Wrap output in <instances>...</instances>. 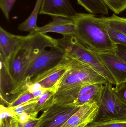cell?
Returning <instances> with one entry per match:
<instances>
[{
	"mask_svg": "<svg viewBox=\"0 0 126 127\" xmlns=\"http://www.w3.org/2000/svg\"><path fill=\"white\" fill-rule=\"evenodd\" d=\"M57 46V39L46 34L35 32L25 36L19 47L7 62H4L0 59L3 61L14 85L11 97L32 62L47 48Z\"/></svg>",
	"mask_w": 126,
	"mask_h": 127,
	"instance_id": "1",
	"label": "cell"
},
{
	"mask_svg": "<svg viewBox=\"0 0 126 127\" xmlns=\"http://www.w3.org/2000/svg\"><path fill=\"white\" fill-rule=\"evenodd\" d=\"M73 20L76 25L74 36L85 48L95 53L115 54L117 45L110 39L102 17L78 13Z\"/></svg>",
	"mask_w": 126,
	"mask_h": 127,
	"instance_id": "2",
	"label": "cell"
},
{
	"mask_svg": "<svg viewBox=\"0 0 126 127\" xmlns=\"http://www.w3.org/2000/svg\"><path fill=\"white\" fill-rule=\"evenodd\" d=\"M57 39L58 46L67 56L84 64L113 85L116 82L111 73L95 53L88 50L79 42L74 35H64Z\"/></svg>",
	"mask_w": 126,
	"mask_h": 127,
	"instance_id": "3",
	"label": "cell"
},
{
	"mask_svg": "<svg viewBox=\"0 0 126 127\" xmlns=\"http://www.w3.org/2000/svg\"><path fill=\"white\" fill-rule=\"evenodd\" d=\"M104 84H90L59 90L54 95V103L80 107L89 102L95 101L99 105Z\"/></svg>",
	"mask_w": 126,
	"mask_h": 127,
	"instance_id": "4",
	"label": "cell"
},
{
	"mask_svg": "<svg viewBox=\"0 0 126 127\" xmlns=\"http://www.w3.org/2000/svg\"><path fill=\"white\" fill-rule=\"evenodd\" d=\"M66 56L64 51L58 46L51 48L49 50L45 49L30 64L12 97L27 90L33 78L60 63Z\"/></svg>",
	"mask_w": 126,
	"mask_h": 127,
	"instance_id": "5",
	"label": "cell"
},
{
	"mask_svg": "<svg viewBox=\"0 0 126 127\" xmlns=\"http://www.w3.org/2000/svg\"><path fill=\"white\" fill-rule=\"evenodd\" d=\"M99 106L94 122L126 121V104L116 95L113 84L109 81L104 84Z\"/></svg>",
	"mask_w": 126,
	"mask_h": 127,
	"instance_id": "6",
	"label": "cell"
},
{
	"mask_svg": "<svg viewBox=\"0 0 126 127\" xmlns=\"http://www.w3.org/2000/svg\"><path fill=\"white\" fill-rule=\"evenodd\" d=\"M107 81L105 78L91 68L72 59L70 68L57 84L55 87L57 91L67 87L90 84H105Z\"/></svg>",
	"mask_w": 126,
	"mask_h": 127,
	"instance_id": "7",
	"label": "cell"
},
{
	"mask_svg": "<svg viewBox=\"0 0 126 127\" xmlns=\"http://www.w3.org/2000/svg\"><path fill=\"white\" fill-rule=\"evenodd\" d=\"M80 107L54 104L43 112L36 127H60Z\"/></svg>",
	"mask_w": 126,
	"mask_h": 127,
	"instance_id": "8",
	"label": "cell"
},
{
	"mask_svg": "<svg viewBox=\"0 0 126 127\" xmlns=\"http://www.w3.org/2000/svg\"><path fill=\"white\" fill-rule=\"evenodd\" d=\"M72 59L66 55L56 65L38 74L30 81L31 84L38 83L41 87L49 89L55 87L66 72L70 68Z\"/></svg>",
	"mask_w": 126,
	"mask_h": 127,
	"instance_id": "9",
	"label": "cell"
},
{
	"mask_svg": "<svg viewBox=\"0 0 126 127\" xmlns=\"http://www.w3.org/2000/svg\"><path fill=\"white\" fill-rule=\"evenodd\" d=\"M99 106L95 101H91L80 107L60 127H86L95 121Z\"/></svg>",
	"mask_w": 126,
	"mask_h": 127,
	"instance_id": "10",
	"label": "cell"
},
{
	"mask_svg": "<svg viewBox=\"0 0 126 127\" xmlns=\"http://www.w3.org/2000/svg\"><path fill=\"white\" fill-rule=\"evenodd\" d=\"M78 13L70 0H43L40 14L73 20Z\"/></svg>",
	"mask_w": 126,
	"mask_h": 127,
	"instance_id": "11",
	"label": "cell"
},
{
	"mask_svg": "<svg viewBox=\"0 0 126 127\" xmlns=\"http://www.w3.org/2000/svg\"><path fill=\"white\" fill-rule=\"evenodd\" d=\"M95 54L113 76L116 84L126 81V62L115 54Z\"/></svg>",
	"mask_w": 126,
	"mask_h": 127,
	"instance_id": "12",
	"label": "cell"
},
{
	"mask_svg": "<svg viewBox=\"0 0 126 127\" xmlns=\"http://www.w3.org/2000/svg\"><path fill=\"white\" fill-rule=\"evenodd\" d=\"M76 25L74 20L60 16H53L52 21L42 27H38L35 32L46 34L57 33L63 35H74Z\"/></svg>",
	"mask_w": 126,
	"mask_h": 127,
	"instance_id": "13",
	"label": "cell"
},
{
	"mask_svg": "<svg viewBox=\"0 0 126 127\" xmlns=\"http://www.w3.org/2000/svg\"><path fill=\"white\" fill-rule=\"evenodd\" d=\"M25 36L10 33L0 27V57L4 62L9 60L13 54L19 47Z\"/></svg>",
	"mask_w": 126,
	"mask_h": 127,
	"instance_id": "14",
	"label": "cell"
},
{
	"mask_svg": "<svg viewBox=\"0 0 126 127\" xmlns=\"http://www.w3.org/2000/svg\"><path fill=\"white\" fill-rule=\"evenodd\" d=\"M43 0H36L35 7L29 16L23 22L20 24L18 29L21 31L34 32L37 28V20L40 13Z\"/></svg>",
	"mask_w": 126,
	"mask_h": 127,
	"instance_id": "15",
	"label": "cell"
},
{
	"mask_svg": "<svg viewBox=\"0 0 126 127\" xmlns=\"http://www.w3.org/2000/svg\"><path fill=\"white\" fill-rule=\"evenodd\" d=\"M56 92L57 89L55 87L49 89L39 98L34 109V113L36 116H37L39 112H44L54 104V96Z\"/></svg>",
	"mask_w": 126,
	"mask_h": 127,
	"instance_id": "16",
	"label": "cell"
},
{
	"mask_svg": "<svg viewBox=\"0 0 126 127\" xmlns=\"http://www.w3.org/2000/svg\"><path fill=\"white\" fill-rule=\"evenodd\" d=\"M78 4L91 14L108 15L107 7L101 0H77Z\"/></svg>",
	"mask_w": 126,
	"mask_h": 127,
	"instance_id": "17",
	"label": "cell"
},
{
	"mask_svg": "<svg viewBox=\"0 0 126 127\" xmlns=\"http://www.w3.org/2000/svg\"><path fill=\"white\" fill-rule=\"evenodd\" d=\"M108 27L118 31L126 35V18L113 14L110 17H102Z\"/></svg>",
	"mask_w": 126,
	"mask_h": 127,
	"instance_id": "18",
	"label": "cell"
},
{
	"mask_svg": "<svg viewBox=\"0 0 126 127\" xmlns=\"http://www.w3.org/2000/svg\"><path fill=\"white\" fill-rule=\"evenodd\" d=\"M34 99L32 93L28 89L21 92L9 102L7 107L12 109L15 107Z\"/></svg>",
	"mask_w": 126,
	"mask_h": 127,
	"instance_id": "19",
	"label": "cell"
},
{
	"mask_svg": "<svg viewBox=\"0 0 126 127\" xmlns=\"http://www.w3.org/2000/svg\"><path fill=\"white\" fill-rule=\"evenodd\" d=\"M38 98L33 99L12 110L18 116L23 113H26L30 116L32 119H37V116L34 113V109L35 105Z\"/></svg>",
	"mask_w": 126,
	"mask_h": 127,
	"instance_id": "20",
	"label": "cell"
},
{
	"mask_svg": "<svg viewBox=\"0 0 126 127\" xmlns=\"http://www.w3.org/2000/svg\"><path fill=\"white\" fill-rule=\"evenodd\" d=\"M104 4L115 14H118L126 10V0H101Z\"/></svg>",
	"mask_w": 126,
	"mask_h": 127,
	"instance_id": "21",
	"label": "cell"
},
{
	"mask_svg": "<svg viewBox=\"0 0 126 127\" xmlns=\"http://www.w3.org/2000/svg\"><path fill=\"white\" fill-rule=\"evenodd\" d=\"M108 31L109 37L115 44L126 46V35L108 27Z\"/></svg>",
	"mask_w": 126,
	"mask_h": 127,
	"instance_id": "22",
	"label": "cell"
},
{
	"mask_svg": "<svg viewBox=\"0 0 126 127\" xmlns=\"http://www.w3.org/2000/svg\"><path fill=\"white\" fill-rule=\"evenodd\" d=\"M87 127H126V121H111L105 122H94L88 125Z\"/></svg>",
	"mask_w": 126,
	"mask_h": 127,
	"instance_id": "23",
	"label": "cell"
},
{
	"mask_svg": "<svg viewBox=\"0 0 126 127\" xmlns=\"http://www.w3.org/2000/svg\"><path fill=\"white\" fill-rule=\"evenodd\" d=\"M16 0H0V7L7 20H9L10 11Z\"/></svg>",
	"mask_w": 126,
	"mask_h": 127,
	"instance_id": "24",
	"label": "cell"
},
{
	"mask_svg": "<svg viewBox=\"0 0 126 127\" xmlns=\"http://www.w3.org/2000/svg\"><path fill=\"white\" fill-rule=\"evenodd\" d=\"M115 92L118 97L126 104V81L116 84Z\"/></svg>",
	"mask_w": 126,
	"mask_h": 127,
	"instance_id": "25",
	"label": "cell"
},
{
	"mask_svg": "<svg viewBox=\"0 0 126 127\" xmlns=\"http://www.w3.org/2000/svg\"><path fill=\"white\" fill-rule=\"evenodd\" d=\"M20 122L17 119L8 117L0 120V127H19Z\"/></svg>",
	"mask_w": 126,
	"mask_h": 127,
	"instance_id": "26",
	"label": "cell"
},
{
	"mask_svg": "<svg viewBox=\"0 0 126 127\" xmlns=\"http://www.w3.org/2000/svg\"><path fill=\"white\" fill-rule=\"evenodd\" d=\"M0 110V120L8 117H12L18 119V116L12 109L3 105L1 104Z\"/></svg>",
	"mask_w": 126,
	"mask_h": 127,
	"instance_id": "27",
	"label": "cell"
},
{
	"mask_svg": "<svg viewBox=\"0 0 126 127\" xmlns=\"http://www.w3.org/2000/svg\"><path fill=\"white\" fill-rule=\"evenodd\" d=\"M115 54L126 62V46L117 45Z\"/></svg>",
	"mask_w": 126,
	"mask_h": 127,
	"instance_id": "28",
	"label": "cell"
},
{
	"mask_svg": "<svg viewBox=\"0 0 126 127\" xmlns=\"http://www.w3.org/2000/svg\"><path fill=\"white\" fill-rule=\"evenodd\" d=\"M18 119L21 124H24L27 123L31 119H31L29 115L26 113H23L18 115Z\"/></svg>",
	"mask_w": 126,
	"mask_h": 127,
	"instance_id": "29",
	"label": "cell"
},
{
	"mask_svg": "<svg viewBox=\"0 0 126 127\" xmlns=\"http://www.w3.org/2000/svg\"><path fill=\"white\" fill-rule=\"evenodd\" d=\"M48 89H44L43 88H40V89H37L35 90L32 92L33 96H34V99L35 98H40L41 96H42L45 92Z\"/></svg>",
	"mask_w": 126,
	"mask_h": 127,
	"instance_id": "30",
	"label": "cell"
},
{
	"mask_svg": "<svg viewBox=\"0 0 126 127\" xmlns=\"http://www.w3.org/2000/svg\"></svg>",
	"mask_w": 126,
	"mask_h": 127,
	"instance_id": "31",
	"label": "cell"
}]
</instances>
